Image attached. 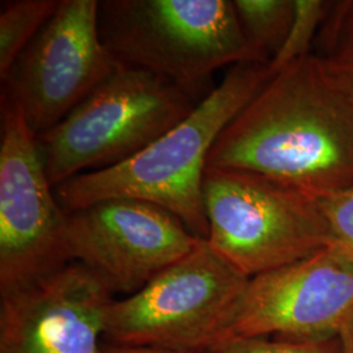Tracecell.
Segmentation results:
<instances>
[{
	"label": "cell",
	"instance_id": "5bb4252c",
	"mask_svg": "<svg viewBox=\"0 0 353 353\" xmlns=\"http://www.w3.org/2000/svg\"><path fill=\"white\" fill-rule=\"evenodd\" d=\"M332 4L334 1L326 0H294L293 23L280 50L268 63L270 75L274 76L290 63L312 55V46Z\"/></svg>",
	"mask_w": 353,
	"mask_h": 353
},
{
	"label": "cell",
	"instance_id": "ffe728a7",
	"mask_svg": "<svg viewBox=\"0 0 353 353\" xmlns=\"http://www.w3.org/2000/svg\"><path fill=\"white\" fill-rule=\"evenodd\" d=\"M331 68H332V67H331ZM332 70H335V68H332ZM335 71L338 72V75L341 76V81L344 83V85H345L347 89L353 94V74L339 71V70H335Z\"/></svg>",
	"mask_w": 353,
	"mask_h": 353
},
{
	"label": "cell",
	"instance_id": "e0dca14e",
	"mask_svg": "<svg viewBox=\"0 0 353 353\" xmlns=\"http://www.w3.org/2000/svg\"><path fill=\"white\" fill-rule=\"evenodd\" d=\"M318 201L332 233L330 248L353 263V186Z\"/></svg>",
	"mask_w": 353,
	"mask_h": 353
},
{
	"label": "cell",
	"instance_id": "8992f818",
	"mask_svg": "<svg viewBox=\"0 0 353 353\" xmlns=\"http://www.w3.org/2000/svg\"><path fill=\"white\" fill-rule=\"evenodd\" d=\"M249 278L201 240L106 316L108 344L208 352Z\"/></svg>",
	"mask_w": 353,
	"mask_h": 353
},
{
	"label": "cell",
	"instance_id": "4fadbf2b",
	"mask_svg": "<svg viewBox=\"0 0 353 353\" xmlns=\"http://www.w3.org/2000/svg\"><path fill=\"white\" fill-rule=\"evenodd\" d=\"M59 6V0H11L1 1L0 11V77L26 46L46 26Z\"/></svg>",
	"mask_w": 353,
	"mask_h": 353
},
{
	"label": "cell",
	"instance_id": "7a4b0ae2",
	"mask_svg": "<svg viewBox=\"0 0 353 353\" xmlns=\"http://www.w3.org/2000/svg\"><path fill=\"white\" fill-rule=\"evenodd\" d=\"M270 77L268 64L233 65L183 121L137 156L57 186L58 203L65 212L117 198L153 203L178 217L194 236L207 240L203 183L210 153Z\"/></svg>",
	"mask_w": 353,
	"mask_h": 353
},
{
	"label": "cell",
	"instance_id": "8fae6325",
	"mask_svg": "<svg viewBox=\"0 0 353 353\" xmlns=\"http://www.w3.org/2000/svg\"><path fill=\"white\" fill-rule=\"evenodd\" d=\"M113 292L71 262L0 294V353H100Z\"/></svg>",
	"mask_w": 353,
	"mask_h": 353
},
{
	"label": "cell",
	"instance_id": "2e32d148",
	"mask_svg": "<svg viewBox=\"0 0 353 353\" xmlns=\"http://www.w3.org/2000/svg\"><path fill=\"white\" fill-rule=\"evenodd\" d=\"M208 353H341L339 336L319 341H285L254 338L214 345Z\"/></svg>",
	"mask_w": 353,
	"mask_h": 353
},
{
	"label": "cell",
	"instance_id": "6da1fadb",
	"mask_svg": "<svg viewBox=\"0 0 353 353\" xmlns=\"http://www.w3.org/2000/svg\"><path fill=\"white\" fill-rule=\"evenodd\" d=\"M207 166L245 170L316 199L353 186V94L318 55L296 61L216 140Z\"/></svg>",
	"mask_w": 353,
	"mask_h": 353
},
{
	"label": "cell",
	"instance_id": "9c48e42d",
	"mask_svg": "<svg viewBox=\"0 0 353 353\" xmlns=\"http://www.w3.org/2000/svg\"><path fill=\"white\" fill-rule=\"evenodd\" d=\"M352 314L353 263L327 248L249 279L214 345L254 338H335Z\"/></svg>",
	"mask_w": 353,
	"mask_h": 353
},
{
	"label": "cell",
	"instance_id": "3957f363",
	"mask_svg": "<svg viewBox=\"0 0 353 353\" xmlns=\"http://www.w3.org/2000/svg\"><path fill=\"white\" fill-rule=\"evenodd\" d=\"M102 42L119 63L148 71L192 96L216 70L263 63L230 0L100 1Z\"/></svg>",
	"mask_w": 353,
	"mask_h": 353
},
{
	"label": "cell",
	"instance_id": "30bf717a",
	"mask_svg": "<svg viewBox=\"0 0 353 353\" xmlns=\"http://www.w3.org/2000/svg\"><path fill=\"white\" fill-rule=\"evenodd\" d=\"M67 214L71 262L88 267L113 293H137L203 240L163 207L138 199H106Z\"/></svg>",
	"mask_w": 353,
	"mask_h": 353
},
{
	"label": "cell",
	"instance_id": "277c9868",
	"mask_svg": "<svg viewBox=\"0 0 353 353\" xmlns=\"http://www.w3.org/2000/svg\"><path fill=\"white\" fill-rule=\"evenodd\" d=\"M195 106L192 96L173 83L121 64L61 123L36 138L51 186L123 164Z\"/></svg>",
	"mask_w": 353,
	"mask_h": 353
},
{
	"label": "cell",
	"instance_id": "7c38bea8",
	"mask_svg": "<svg viewBox=\"0 0 353 353\" xmlns=\"http://www.w3.org/2000/svg\"><path fill=\"white\" fill-rule=\"evenodd\" d=\"M242 32L263 63L276 55L290 33L294 0H234Z\"/></svg>",
	"mask_w": 353,
	"mask_h": 353
},
{
	"label": "cell",
	"instance_id": "5b68a950",
	"mask_svg": "<svg viewBox=\"0 0 353 353\" xmlns=\"http://www.w3.org/2000/svg\"><path fill=\"white\" fill-rule=\"evenodd\" d=\"M203 199L208 243L249 279L332 243L316 198L261 174L207 166Z\"/></svg>",
	"mask_w": 353,
	"mask_h": 353
},
{
	"label": "cell",
	"instance_id": "ba28073f",
	"mask_svg": "<svg viewBox=\"0 0 353 353\" xmlns=\"http://www.w3.org/2000/svg\"><path fill=\"white\" fill-rule=\"evenodd\" d=\"M97 0L59 6L1 80L37 138L61 123L121 65L100 36Z\"/></svg>",
	"mask_w": 353,
	"mask_h": 353
},
{
	"label": "cell",
	"instance_id": "52a82bcc",
	"mask_svg": "<svg viewBox=\"0 0 353 353\" xmlns=\"http://www.w3.org/2000/svg\"><path fill=\"white\" fill-rule=\"evenodd\" d=\"M0 294L71 263L67 216L55 196L34 134L20 108L1 96Z\"/></svg>",
	"mask_w": 353,
	"mask_h": 353
},
{
	"label": "cell",
	"instance_id": "d6986e66",
	"mask_svg": "<svg viewBox=\"0 0 353 353\" xmlns=\"http://www.w3.org/2000/svg\"><path fill=\"white\" fill-rule=\"evenodd\" d=\"M341 353H353V314L339 334Z\"/></svg>",
	"mask_w": 353,
	"mask_h": 353
},
{
	"label": "cell",
	"instance_id": "9a60e30c",
	"mask_svg": "<svg viewBox=\"0 0 353 353\" xmlns=\"http://www.w3.org/2000/svg\"><path fill=\"white\" fill-rule=\"evenodd\" d=\"M316 43L330 67L353 74V0L334 1Z\"/></svg>",
	"mask_w": 353,
	"mask_h": 353
},
{
	"label": "cell",
	"instance_id": "ac0fdd59",
	"mask_svg": "<svg viewBox=\"0 0 353 353\" xmlns=\"http://www.w3.org/2000/svg\"><path fill=\"white\" fill-rule=\"evenodd\" d=\"M100 353H196L192 351L172 350L163 347H148V345H117L105 344Z\"/></svg>",
	"mask_w": 353,
	"mask_h": 353
}]
</instances>
